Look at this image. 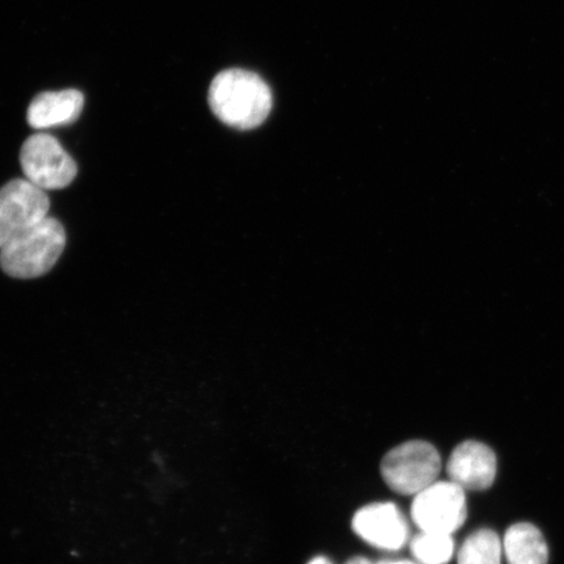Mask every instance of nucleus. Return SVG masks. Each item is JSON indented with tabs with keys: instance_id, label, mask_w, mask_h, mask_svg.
Returning a JSON list of instances; mask_svg holds the SVG:
<instances>
[{
	"instance_id": "11",
	"label": "nucleus",
	"mask_w": 564,
	"mask_h": 564,
	"mask_svg": "<svg viewBox=\"0 0 564 564\" xmlns=\"http://www.w3.org/2000/svg\"><path fill=\"white\" fill-rule=\"evenodd\" d=\"M503 545L490 529L470 534L458 552V564H502Z\"/></svg>"
},
{
	"instance_id": "12",
	"label": "nucleus",
	"mask_w": 564,
	"mask_h": 564,
	"mask_svg": "<svg viewBox=\"0 0 564 564\" xmlns=\"http://www.w3.org/2000/svg\"><path fill=\"white\" fill-rule=\"evenodd\" d=\"M453 534L420 532L411 541V552L420 564H447L453 560Z\"/></svg>"
},
{
	"instance_id": "15",
	"label": "nucleus",
	"mask_w": 564,
	"mask_h": 564,
	"mask_svg": "<svg viewBox=\"0 0 564 564\" xmlns=\"http://www.w3.org/2000/svg\"><path fill=\"white\" fill-rule=\"evenodd\" d=\"M377 564H419L411 561H384Z\"/></svg>"
},
{
	"instance_id": "3",
	"label": "nucleus",
	"mask_w": 564,
	"mask_h": 564,
	"mask_svg": "<svg viewBox=\"0 0 564 564\" xmlns=\"http://www.w3.org/2000/svg\"><path fill=\"white\" fill-rule=\"evenodd\" d=\"M441 469L438 451L433 444L423 441L400 444L380 464L388 488L401 496H417L436 482Z\"/></svg>"
},
{
	"instance_id": "13",
	"label": "nucleus",
	"mask_w": 564,
	"mask_h": 564,
	"mask_svg": "<svg viewBox=\"0 0 564 564\" xmlns=\"http://www.w3.org/2000/svg\"><path fill=\"white\" fill-rule=\"evenodd\" d=\"M308 564H334L326 556H316L313 561H310Z\"/></svg>"
},
{
	"instance_id": "1",
	"label": "nucleus",
	"mask_w": 564,
	"mask_h": 564,
	"mask_svg": "<svg viewBox=\"0 0 564 564\" xmlns=\"http://www.w3.org/2000/svg\"><path fill=\"white\" fill-rule=\"evenodd\" d=\"M208 101L223 123L245 131L256 129L270 116L272 91L259 75L230 68L212 82Z\"/></svg>"
},
{
	"instance_id": "6",
	"label": "nucleus",
	"mask_w": 564,
	"mask_h": 564,
	"mask_svg": "<svg viewBox=\"0 0 564 564\" xmlns=\"http://www.w3.org/2000/svg\"><path fill=\"white\" fill-rule=\"evenodd\" d=\"M51 200L30 181L13 180L0 188V249L31 225L48 216Z\"/></svg>"
},
{
	"instance_id": "9",
	"label": "nucleus",
	"mask_w": 564,
	"mask_h": 564,
	"mask_svg": "<svg viewBox=\"0 0 564 564\" xmlns=\"http://www.w3.org/2000/svg\"><path fill=\"white\" fill-rule=\"evenodd\" d=\"M84 108V96L76 89L45 91L34 97L28 108V123L35 130L74 123Z\"/></svg>"
},
{
	"instance_id": "7",
	"label": "nucleus",
	"mask_w": 564,
	"mask_h": 564,
	"mask_svg": "<svg viewBox=\"0 0 564 564\" xmlns=\"http://www.w3.org/2000/svg\"><path fill=\"white\" fill-rule=\"evenodd\" d=\"M351 527L359 539L386 552H398L409 541L408 521L393 503L364 507L352 518Z\"/></svg>"
},
{
	"instance_id": "4",
	"label": "nucleus",
	"mask_w": 564,
	"mask_h": 564,
	"mask_svg": "<svg viewBox=\"0 0 564 564\" xmlns=\"http://www.w3.org/2000/svg\"><path fill=\"white\" fill-rule=\"evenodd\" d=\"M20 164L25 180L44 192L67 187L77 174L74 159L48 133H35L25 140L21 147Z\"/></svg>"
},
{
	"instance_id": "2",
	"label": "nucleus",
	"mask_w": 564,
	"mask_h": 564,
	"mask_svg": "<svg viewBox=\"0 0 564 564\" xmlns=\"http://www.w3.org/2000/svg\"><path fill=\"white\" fill-rule=\"evenodd\" d=\"M65 246V228L56 218L47 216L0 249V267L11 278H40L58 262Z\"/></svg>"
},
{
	"instance_id": "14",
	"label": "nucleus",
	"mask_w": 564,
	"mask_h": 564,
	"mask_svg": "<svg viewBox=\"0 0 564 564\" xmlns=\"http://www.w3.org/2000/svg\"><path fill=\"white\" fill-rule=\"evenodd\" d=\"M345 564H372L369 560L362 558V556H356Z\"/></svg>"
},
{
	"instance_id": "5",
	"label": "nucleus",
	"mask_w": 564,
	"mask_h": 564,
	"mask_svg": "<svg viewBox=\"0 0 564 564\" xmlns=\"http://www.w3.org/2000/svg\"><path fill=\"white\" fill-rule=\"evenodd\" d=\"M467 514L465 490L451 481H436L413 499L412 519L421 532L454 534Z\"/></svg>"
},
{
	"instance_id": "8",
	"label": "nucleus",
	"mask_w": 564,
	"mask_h": 564,
	"mask_svg": "<svg viewBox=\"0 0 564 564\" xmlns=\"http://www.w3.org/2000/svg\"><path fill=\"white\" fill-rule=\"evenodd\" d=\"M449 481L464 490L491 488L497 476V457L484 443L468 441L454 449L447 463Z\"/></svg>"
},
{
	"instance_id": "10",
	"label": "nucleus",
	"mask_w": 564,
	"mask_h": 564,
	"mask_svg": "<svg viewBox=\"0 0 564 564\" xmlns=\"http://www.w3.org/2000/svg\"><path fill=\"white\" fill-rule=\"evenodd\" d=\"M503 550L509 564H547L544 535L532 524L519 523L505 534Z\"/></svg>"
}]
</instances>
